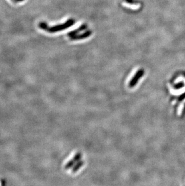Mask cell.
<instances>
[{
    "label": "cell",
    "instance_id": "6da1fadb",
    "mask_svg": "<svg viewBox=\"0 0 185 186\" xmlns=\"http://www.w3.org/2000/svg\"><path fill=\"white\" fill-rule=\"evenodd\" d=\"M73 24H74V21L73 19H69L64 24L61 25H57L54 27H50L48 25V24H46V22H42L39 23V27L40 29H41L46 31L53 33L65 30L67 29L68 27L72 26Z\"/></svg>",
    "mask_w": 185,
    "mask_h": 186
},
{
    "label": "cell",
    "instance_id": "7a4b0ae2",
    "mask_svg": "<svg viewBox=\"0 0 185 186\" xmlns=\"http://www.w3.org/2000/svg\"><path fill=\"white\" fill-rule=\"evenodd\" d=\"M144 70L143 69H140L139 70L136 74L135 75V76L133 78L130 82L129 83V87H133L135 86V84L138 83L139 79L140 78H141L142 77V75H144Z\"/></svg>",
    "mask_w": 185,
    "mask_h": 186
},
{
    "label": "cell",
    "instance_id": "3957f363",
    "mask_svg": "<svg viewBox=\"0 0 185 186\" xmlns=\"http://www.w3.org/2000/svg\"><path fill=\"white\" fill-rule=\"evenodd\" d=\"M80 159H81V154H77L76 155H75V157H74V159L72 161H71L70 162H69L68 164L66 165V168H69L70 167H71L72 165H73V164L75 162L80 160Z\"/></svg>",
    "mask_w": 185,
    "mask_h": 186
},
{
    "label": "cell",
    "instance_id": "277c9868",
    "mask_svg": "<svg viewBox=\"0 0 185 186\" xmlns=\"http://www.w3.org/2000/svg\"><path fill=\"white\" fill-rule=\"evenodd\" d=\"M91 35V31H87L86 32L81 36H72L71 39H83V38H85Z\"/></svg>",
    "mask_w": 185,
    "mask_h": 186
},
{
    "label": "cell",
    "instance_id": "5b68a950",
    "mask_svg": "<svg viewBox=\"0 0 185 186\" xmlns=\"http://www.w3.org/2000/svg\"><path fill=\"white\" fill-rule=\"evenodd\" d=\"M83 163L82 161H81V162L78 163V164H77V165L76 166H75V168L73 169V171H77L78 169H79L80 167L83 165Z\"/></svg>",
    "mask_w": 185,
    "mask_h": 186
},
{
    "label": "cell",
    "instance_id": "8992f818",
    "mask_svg": "<svg viewBox=\"0 0 185 186\" xmlns=\"http://www.w3.org/2000/svg\"><path fill=\"white\" fill-rule=\"evenodd\" d=\"M24 1V0H13V1L15 3H18V2H20V1Z\"/></svg>",
    "mask_w": 185,
    "mask_h": 186
},
{
    "label": "cell",
    "instance_id": "52a82bcc",
    "mask_svg": "<svg viewBox=\"0 0 185 186\" xmlns=\"http://www.w3.org/2000/svg\"></svg>",
    "mask_w": 185,
    "mask_h": 186
}]
</instances>
